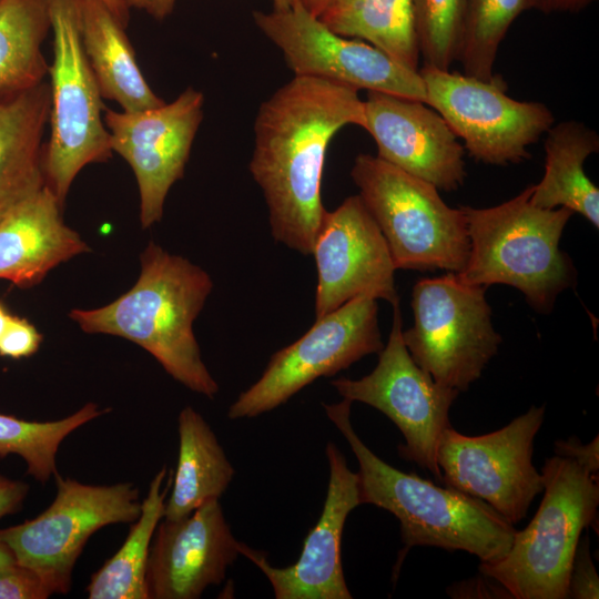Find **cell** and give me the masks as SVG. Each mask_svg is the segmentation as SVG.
Segmentation results:
<instances>
[{"label":"cell","mask_w":599,"mask_h":599,"mask_svg":"<svg viewBox=\"0 0 599 599\" xmlns=\"http://www.w3.org/2000/svg\"><path fill=\"white\" fill-rule=\"evenodd\" d=\"M346 125L365 126L358 90L294 75L260 105L248 164L275 241L312 255L327 210L321 186L328 145Z\"/></svg>","instance_id":"6da1fadb"},{"label":"cell","mask_w":599,"mask_h":599,"mask_svg":"<svg viewBox=\"0 0 599 599\" xmlns=\"http://www.w3.org/2000/svg\"><path fill=\"white\" fill-rule=\"evenodd\" d=\"M140 260L141 273L132 288L105 306L74 308L70 318L85 333L135 343L176 382L214 398L220 388L201 357L193 332V323L213 288L211 276L154 242Z\"/></svg>","instance_id":"7a4b0ae2"},{"label":"cell","mask_w":599,"mask_h":599,"mask_svg":"<svg viewBox=\"0 0 599 599\" xmlns=\"http://www.w3.org/2000/svg\"><path fill=\"white\" fill-rule=\"evenodd\" d=\"M351 405L343 398L324 409L357 459L359 504L383 508L399 520L405 551L414 546L464 550L486 564L507 555L517 532L514 525L478 498L385 463L353 428Z\"/></svg>","instance_id":"3957f363"},{"label":"cell","mask_w":599,"mask_h":599,"mask_svg":"<svg viewBox=\"0 0 599 599\" xmlns=\"http://www.w3.org/2000/svg\"><path fill=\"white\" fill-rule=\"evenodd\" d=\"M532 185L499 205L460 206L469 254L458 278L469 285L506 284L519 290L537 312L552 309L557 296L575 283L576 271L559 247L573 212L530 203Z\"/></svg>","instance_id":"277c9868"},{"label":"cell","mask_w":599,"mask_h":599,"mask_svg":"<svg viewBox=\"0 0 599 599\" xmlns=\"http://www.w3.org/2000/svg\"><path fill=\"white\" fill-rule=\"evenodd\" d=\"M598 470L575 457L556 454L541 470L544 497L529 525L517 531L507 555L479 565L481 575L516 599L568 598L580 535L599 505Z\"/></svg>","instance_id":"5b68a950"},{"label":"cell","mask_w":599,"mask_h":599,"mask_svg":"<svg viewBox=\"0 0 599 599\" xmlns=\"http://www.w3.org/2000/svg\"><path fill=\"white\" fill-rule=\"evenodd\" d=\"M351 177L396 270H463L469 254L466 219L460 207L443 201L438 189L366 153L354 159Z\"/></svg>","instance_id":"8992f818"},{"label":"cell","mask_w":599,"mask_h":599,"mask_svg":"<svg viewBox=\"0 0 599 599\" xmlns=\"http://www.w3.org/2000/svg\"><path fill=\"white\" fill-rule=\"evenodd\" d=\"M81 1L47 0L53 61L48 69L50 138L44 145L43 171L45 185L61 205L78 173L112 154L102 121L105 108L81 40Z\"/></svg>","instance_id":"52a82bcc"},{"label":"cell","mask_w":599,"mask_h":599,"mask_svg":"<svg viewBox=\"0 0 599 599\" xmlns=\"http://www.w3.org/2000/svg\"><path fill=\"white\" fill-rule=\"evenodd\" d=\"M485 291L453 272L420 278L413 287L414 324L402 333L404 344L435 382L459 393L481 376L501 343Z\"/></svg>","instance_id":"ba28073f"},{"label":"cell","mask_w":599,"mask_h":599,"mask_svg":"<svg viewBox=\"0 0 599 599\" xmlns=\"http://www.w3.org/2000/svg\"><path fill=\"white\" fill-rule=\"evenodd\" d=\"M54 478L52 504L30 520L0 529V538L19 565L34 570L52 593L64 595L88 539L102 527L135 521L142 501L132 483L97 486L59 474Z\"/></svg>","instance_id":"9c48e42d"},{"label":"cell","mask_w":599,"mask_h":599,"mask_svg":"<svg viewBox=\"0 0 599 599\" xmlns=\"http://www.w3.org/2000/svg\"><path fill=\"white\" fill-rule=\"evenodd\" d=\"M418 73L425 85V103L443 116L476 161L508 165L528 160V146L555 122L542 102L510 98L499 74L480 80L428 65Z\"/></svg>","instance_id":"30bf717a"},{"label":"cell","mask_w":599,"mask_h":599,"mask_svg":"<svg viewBox=\"0 0 599 599\" xmlns=\"http://www.w3.org/2000/svg\"><path fill=\"white\" fill-rule=\"evenodd\" d=\"M383 347L377 300L355 297L316 318L302 337L275 352L261 377L231 404L227 417L271 412L318 377L333 376Z\"/></svg>","instance_id":"8fae6325"},{"label":"cell","mask_w":599,"mask_h":599,"mask_svg":"<svg viewBox=\"0 0 599 599\" xmlns=\"http://www.w3.org/2000/svg\"><path fill=\"white\" fill-rule=\"evenodd\" d=\"M544 417V406H531L489 434L466 436L447 427L436 456L441 481L485 501L515 526L544 490L542 474L532 464L534 439Z\"/></svg>","instance_id":"7c38bea8"},{"label":"cell","mask_w":599,"mask_h":599,"mask_svg":"<svg viewBox=\"0 0 599 599\" xmlns=\"http://www.w3.org/2000/svg\"><path fill=\"white\" fill-rule=\"evenodd\" d=\"M393 308L392 329L376 367L359 379L341 377L331 385L344 399L367 404L385 414L405 438L397 447L398 455L441 481L437 448L441 434L450 426L449 409L459 392L435 382L414 362L403 341L399 304Z\"/></svg>","instance_id":"4fadbf2b"},{"label":"cell","mask_w":599,"mask_h":599,"mask_svg":"<svg viewBox=\"0 0 599 599\" xmlns=\"http://www.w3.org/2000/svg\"><path fill=\"white\" fill-rule=\"evenodd\" d=\"M252 16L260 31L283 53L294 75L426 101L418 71L365 41L335 33L302 4L256 10Z\"/></svg>","instance_id":"5bb4252c"},{"label":"cell","mask_w":599,"mask_h":599,"mask_svg":"<svg viewBox=\"0 0 599 599\" xmlns=\"http://www.w3.org/2000/svg\"><path fill=\"white\" fill-rule=\"evenodd\" d=\"M203 106V93L189 87L158 108L136 112L104 109L111 150L129 163L136 179L143 229L162 219L171 186L184 175Z\"/></svg>","instance_id":"9a60e30c"},{"label":"cell","mask_w":599,"mask_h":599,"mask_svg":"<svg viewBox=\"0 0 599 599\" xmlns=\"http://www.w3.org/2000/svg\"><path fill=\"white\" fill-rule=\"evenodd\" d=\"M312 255L316 318L362 295L399 304L387 243L358 194L326 212Z\"/></svg>","instance_id":"2e32d148"},{"label":"cell","mask_w":599,"mask_h":599,"mask_svg":"<svg viewBox=\"0 0 599 599\" xmlns=\"http://www.w3.org/2000/svg\"><path fill=\"white\" fill-rule=\"evenodd\" d=\"M241 542L220 499L205 501L179 520L159 522L146 566L149 599H197L220 585L237 559Z\"/></svg>","instance_id":"e0dca14e"},{"label":"cell","mask_w":599,"mask_h":599,"mask_svg":"<svg viewBox=\"0 0 599 599\" xmlns=\"http://www.w3.org/2000/svg\"><path fill=\"white\" fill-rule=\"evenodd\" d=\"M365 126L377 156L446 192L466 179L465 149L443 116L426 103L367 91Z\"/></svg>","instance_id":"ac0fdd59"},{"label":"cell","mask_w":599,"mask_h":599,"mask_svg":"<svg viewBox=\"0 0 599 599\" xmlns=\"http://www.w3.org/2000/svg\"><path fill=\"white\" fill-rule=\"evenodd\" d=\"M329 479L317 524L307 534L298 559L291 566H272L264 552L241 542L240 552L266 576L276 599H352L341 558V542L349 512L359 506L358 475L345 456L326 445Z\"/></svg>","instance_id":"d6986e66"},{"label":"cell","mask_w":599,"mask_h":599,"mask_svg":"<svg viewBox=\"0 0 599 599\" xmlns=\"http://www.w3.org/2000/svg\"><path fill=\"white\" fill-rule=\"evenodd\" d=\"M61 207L44 185L0 220V278L30 287L62 262L90 251L63 223Z\"/></svg>","instance_id":"ffe728a7"},{"label":"cell","mask_w":599,"mask_h":599,"mask_svg":"<svg viewBox=\"0 0 599 599\" xmlns=\"http://www.w3.org/2000/svg\"><path fill=\"white\" fill-rule=\"evenodd\" d=\"M50 85L0 91V220L45 185L42 143Z\"/></svg>","instance_id":"44dd1931"},{"label":"cell","mask_w":599,"mask_h":599,"mask_svg":"<svg viewBox=\"0 0 599 599\" xmlns=\"http://www.w3.org/2000/svg\"><path fill=\"white\" fill-rule=\"evenodd\" d=\"M124 29L102 0L81 1V40L101 97L125 112L158 108L164 101L145 81Z\"/></svg>","instance_id":"7402d4cb"},{"label":"cell","mask_w":599,"mask_h":599,"mask_svg":"<svg viewBox=\"0 0 599 599\" xmlns=\"http://www.w3.org/2000/svg\"><path fill=\"white\" fill-rule=\"evenodd\" d=\"M546 163L541 181L532 185L530 203L539 209L567 207L599 227V190L583 165L599 151L598 133L576 120L552 124L546 132Z\"/></svg>","instance_id":"603a6c76"},{"label":"cell","mask_w":599,"mask_h":599,"mask_svg":"<svg viewBox=\"0 0 599 599\" xmlns=\"http://www.w3.org/2000/svg\"><path fill=\"white\" fill-rule=\"evenodd\" d=\"M177 423L179 457L163 516L167 520H179L205 501L220 499L235 473L200 413L186 406L180 412Z\"/></svg>","instance_id":"cb8c5ba5"},{"label":"cell","mask_w":599,"mask_h":599,"mask_svg":"<svg viewBox=\"0 0 599 599\" xmlns=\"http://www.w3.org/2000/svg\"><path fill=\"white\" fill-rule=\"evenodd\" d=\"M317 18L335 33L365 41L418 71L412 0H328Z\"/></svg>","instance_id":"d4e9b609"},{"label":"cell","mask_w":599,"mask_h":599,"mask_svg":"<svg viewBox=\"0 0 599 599\" xmlns=\"http://www.w3.org/2000/svg\"><path fill=\"white\" fill-rule=\"evenodd\" d=\"M163 466L150 483L141 502V514L132 522L121 548L92 575L87 587L90 599H149L146 566L155 529L164 516L165 498L172 483Z\"/></svg>","instance_id":"484cf974"},{"label":"cell","mask_w":599,"mask_h":599,"mask_svg":"<svg viewBox=\"0 0 599 599\" xmlns=\"http://www.w3.org/2000/svg\"><path fill=\"white\" fill-rule=\"evenodd\" d=\"M49 29L47 0H0V91L44 80L42 43Z\"/></svg>","instance_id":"4316f807"},{"label":"cell","mask_w":599,"mask_h":599,"mask_svg":"<svg viewBox=\"0 0 599 599\" xmlns=\"http://www.w3.org/2000/svg\"><path fill=\"white\" fill-rule=\"evenodd\" d=\"M110 412L87 403L72 415L59 420L30 422L0 414V458L18 455L27 473L40 483L58 474L57 453L65 437L92 419Z\"/></svg>","instance_id":"83f0119b"},{"label":"cell","mask_w":599,"mask_h":599,"mask_svg":"<svg viewBox=\"0 0 599 599\" xmlns=\"http://www.w3.org/2000/svg\"><path fill=\"white\" fill-rule=\"evenodd\" d=\"M530 9L532 0H466L457 59L463 73L490 80L501 41L514 21Z\"/></svg>","instance_id":"f1b7e54d"},{"label":"cell","mask_w":599,"mask_h":599,"mask_svg":"<svg viewBox=\"0 0 599 599\" xmlns=\"http://www.w3.org/2000/svg\"><path fill=\"white\" fill-rule=\"evenodd\" d=\"M466 0H412L413 22L424 65L449 70L457 61Z\"/></svg>","instance_id":"f546056e"},{"label":"cell","mask_w":599,"mask_h":599,"mask_svg":"<svg viewBox=\"0 0 599 599\" xmlns=\"http://www.w3.org/2000/svg\"><path fill=\"white\" fill-rule=\"evenodd\" d=\"M52 591L32 569L18 562L0 571V599H45Z\"/></svg>","instance_id":"4dcf8cb0"},{"label":"cell","mask_w":599,"mask_h":599,"mask_svg":"<svg viewBox=\"0 0 599 599\" xmlns=\"http://www.w3.org/2000/svg\"><path fill=\"white\" fill-rule=\"evenodd\" d=\"M42 335L26 318L10 315L0 334V356L14 359L29 357L40 347Z\"/></svg>","instance_id":"1f68e13d"},{"label":"cell","mask_w":599,"mask_h":599,"mask_svg":"<svg viewBox=\"0 0 599 599\" xmlns=\"http://www.w3.org/2000/svg\"><path fill=\"white\" fill-rule=\"evenodd\" d=\"M599 578L589 554L588 537L577 546L569 579L568 598L597 599Z\"/></svg>","instance_id":"d6a6232c"},{"label":"cell","mask_w":599,"mask_h":599,"mask_svg":"<svg viewBox=\"0 0 599 599\" xmlns=\"http://www.w3.org/2000/svg\"><path fill=\"white\" fill-rule=\"evenodd\" d=\"M598 436L589 443L582 444L577 437L568 440H558L555 444V453L577 458L595 470L599 469Z\"/></svg>","instance_id":"836d02e7"},{"label":"cell","mask_w":599,"mask_h":599,"mask_svg":"<svg viewBox=\"0 0 599 599\" xmlns=\"http://www.w3.org/2000/svg\"><path fill=\"white\" fill-rule=\"evenodd\" d=\"M28 491V484L0 475V519L21 508Z\"/></svg>","instance_id":"e575fe53"},{"label":"cell","mask_w":599,"mask_h":599,"mask_svg":"<svg viewBox=\"0 0 599 599\" xmlns=\"http://www.w3.org/2000/svg\"><path fill=\"white\" fill-rule=\"evenodd\" d=\"M597 0H532V9L545 14L578 13Z\"/></svg>","instance_id":"d590c367"},{"label":"cell","mask_w":599,"mask_h":599,"mask_svg":"<svg viewBox=\"0 0 599 599\" xmlns=\"http://www.w3.org/2000/svg\"><path fill=\"white\" fill-rule=\"evenodd\" d=\"M130 9L135 8L145 11L154 19L163 20L170 16L175 7L176 0H122Z\"/></svg>","instance_id":"8d00e7d4"},{"label":"cell","mask_w":599,"mask_h":599,"mask_svg":"<svg viewBox=\"0 0 599 599\" xmlns=\"http://www.w3.org/2000/svg\"><path fill=\"white\" fill-rule=\"evenodd\" d=\"M106 7L111 10L115 19L126 28L129 22V8L122 0H102Z\"/></svg>","instance_id":"74e56055"},{"label":"cell","mask_w":599,"mask_h":599,"mask_svg":"<svg viewBox=\"0 0 599 599\" xmlns=\"http://www.w3.org/2000/svg\"><path fill=\"white\" fill-rule=\"evenodd\" d=\"M17 564V559L10 547L0 538V571Z\"/></svg>","instance_id":"f35d334b"},{"label":"cell","mask_w":599,"mask_h":599,"mask_svg":"<svg viewBox=\"0 0 599 599\" xmlns=\"http://www.w3.org/2000/svg\"><path fill=\"white\" fill-rule=\"evenodd\" d=\"M327 2L328 0H300V3L316 17L322 13Z\"/></svg>","instance_id":"ab89813d"},{"label":"cell","mask_w":599,"mask_h":599,"mask_svg":"<svg viewBox=\"0 0 599 599\" xmlns=\"http://www.w3.org/2000/svg\"><path fill=\"white\" fill-rule=\"evenodd\" d=\"M273 2V8L276 9H287L295 7L300 3V0H271Z\"/></svg>","instance_id":"60d3db41"},{"label":"cell","mask_w":599,"mask_h":599,"mask_svg":"<svg viewBox=\"0 0 599 599\" xmlns=\"http://www.w3.org/2000/svg\"><path fill=\"white\" fill-rule=\"evenodd\" d=\"M10 315L11 314L7 311L6 306L0 302V334L2 333Z\"/></svg>","instance_id":"b9f144b4"}]
</instances>
